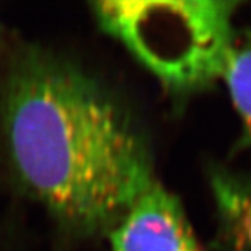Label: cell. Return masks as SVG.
<instances>
[{
	"instance_id": "1",
	"label": "cell",
	"mask_w": 251,
	"mask_h": 251,
	"mask_svg": "<svg viewBox=\"0 0 251 251\" xmlns=\"http://www.w3.org/2000/svg\"><path fill=\"white\" fill-rule=\"evenodd\" d=\"M0 161L11 187L72 242L106 237L158 181L128 103L102 77L41 44H21L0 77Z\"/></svg>"
},
{
	"instance_id": "2",
	"label": "cell",
	"mask_w": 251,
	"mask_h": 251,
	"mask_svg": "<svg viewBox=\"0 0 251 251\" xmlns=\"http://www.w3.org/2000/svg\"><path fill=\"white\" fill-rule=\"evenodd\" d=\"M233 0H95L98 29L177 105L222 81L237 31Z\"/></svg>"
},
{
	"instance_id": "3",
	"label": "cell",
	"mask_w": 251,
	"mask_h": 251,
	"mask_svg": "<svg viewBox=\"0 0 251 251\" xmlns=\"http://www.w3.org/2000/svg\"><path fill=\"white\" fill-rule=\"evenodd\" d=\"M110 251H204L180 200L156 181L106 234Z\"/></svg>"
},
{
	"instance_id": "4",
	"label": "cell",
	"mask_w": 251,
	"mask_h": 251,
	"mask_svg": "<svg viewBox=\"0 0 251 251\" xmlns=\"http://www.w3.org/2000/svg\"><path fill=\"white\" fill-rule=\"evenodd\" d=\"M209 186L227 251H251V172L214 168Z\"/></svg>"
},
{
	"instance_id": "5",
	"label": "cell",
	"mask_w": 251,
	"mask_h": 251,
	"mask_svg": "<svg viewBox=\"0 0 251 251\" xmlns=\"http://www.w3.org/2000/svg\"><path fill=\"white\" fill-rule=\"evenodd\" d=\"M222 81L240 120L242 144L251 150V31L236 36Z\"/></svg>"
},
{
	"instance_id": "6",
	"label": "cell",
	"mask_w": 251,
	"mask_h": 251,
	"mask_svg": "<svg viewBox=\"0 0 251 251\" xmlns=\"http://www.w3.org/2000/svg\"><path fill=\"white\" fill-rule=\"evenodd\" d=\"M3 48H4V28L0 21V56L3 53Z\"/></svg>"
}]
</instances>
